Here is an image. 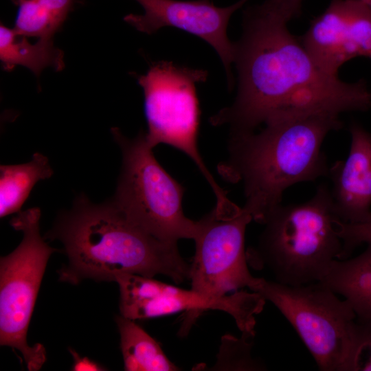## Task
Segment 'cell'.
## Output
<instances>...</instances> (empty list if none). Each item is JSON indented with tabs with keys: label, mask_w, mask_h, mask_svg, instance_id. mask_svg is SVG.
<instances>
[{
	"label": "cell",
	"mask_w": 371,
	"mask_h": 371,
	"mask_svg": "<svg viewBox=\"0 0 371 371\" xmlns=\"http://www.w3.org/2000/svg\"><path fill=\"white\" fill-rule=\"evenodd\" d=\"M115 282L120 291V315L133 320L186 311L190 324L203 311L217 310L230 315L243 334L255 335L256 315L266 302L251 291H236L216 297L137 274L119 275Z\"/></svg>",
	"instance_id": "9c48e42d"
},
{
	"label": "cell",
	"mask_w": 371,
	"mask_h": 371,
	"mask_svg": "<svg viewBox=\"0 0 371 371\" xmlns=\"http://www.w3.org/2000/svg\"><path fill=\"white\" fill-rule=\"evenodd\" d=\"M350 371H371V321L357 317Z\"/></svg>",
	"instance_id": "44dd1931"
},
{
	"label": "cell",
	"mask_w": 371,
	"mask_h": 371,
	"mask_svg": "<svg viewBox=\"0 0 371 371\" xmlns=\"http://www.w3.org/2000/svg\"><path fill=\"white\" fill-rule=\"evenodd\" d=\"M69 351L74 358V363L72 366V370L76 371H82V370H91V371H98V370H105L104 368L101 366L98 363L91 360L88 357H80L79 355L74 350L69 349Z\"/></svg>",
	"instance_id": "603a6c76"
},
{
	"label": "cell",
	"mask_w": 371,
	"mask_h": 371,
	"mask_svg": "<svg viewBox=\"0 0 371 371\" xmlns=\"http://www.w3.org/2000/svg\"><path fill=\"white\" fill-rule=\"evenodd\" d=\"M44 238L63 244L67 262L58 271L59 280L72 284L85 279L115 282L125 273L163 275L176 284L190 278V264L181 256L177 243L148 234L113 200L96 204L78 196Z\"/></svg>",
	"instance_id": "7a4b0ae2"
},
{
	"label": "cell",
	"mask_w": 371,
	"mask_h": 371,
	"mask_svg": "<svg viewBox=\"0 0 371 371\" xmlns=\"http://www.w3.org/2000/svg\"><path fill=\"white\" fill-rule=\"evenodd\" d=\"M336 219L326 183L304 203H281L267 218L257 245L246 250L249 265L268 269L286 285L320 282L342 251Z\"/></svg>",
	"instance_id": "277c9868"
},
{
	"label": "cell",
	"mask_w": 371,
	"mask_h": 371,
	"mask_svg": "<svg viewBox=\"0 0 371 371\" xmlns=\"http://www.w3.org/2000/svg\"><path fill=\"white\" fill-rule=\"evenodd\" d=\"M207 76L204 69L161 60L152 63L144 75L137 76V80L144 92L148 144L153 148L167 144L187 155L212 188L215 207L227 210L234 203L209 171L198 146L201 112L196 85L205 82Z\"/></svg>",
	"instance_id": "8992f818"
},
{
	"label": "cell",
	"mask_w": 371,
	"mask_h": 371,
	"mask_svg": "<svg viewBox=\"0 0 371 371\" xmlns=\"http://www.w3.org/2000/svg\"><path fill=\"white\" fill-rule=\"evenodd\" d=\"M38 207L19 212L10 223L23 233L18 247L0 259V344L21 352L28 370H40L46 361L41 344L27 343V333L51 247L40 234Z\"/></svg>",
	"instance_id": "ba28073f"
},
{
	"label": "cell",
	"mask_w": 371,
	"mask_h": 371,
	"mask_svg": "<svg viewBox=\"0 0 371 371\" xmlns=\"http://www.w3.org/2000/svg\"><path fill=\"white\" fill-rule=\"evenodd\" d=\"M335 225L342 242L339 260L350 258L357 247L371 242V221L364 223H348L337 219Z\"/></svg>",
	"instance_id": "ffe728a7"
},
{
	"label": "cell",
	"mask_w": 371,
	"mask_h": 371,
	"mask_svg": "<svg viewBox=\"0 0 371 371\" xmlns=\"http://www.w3.org/2000/svg\"><path fill=\"white\" fill-rule=\"evenodd\" d=\"M288 22L262 4L244 12L243 32L234 43L237 95L231 106L210 117L212 126L244 133L261 124L371 106L365 82L348 83L322 70L291 34Z\"/></svg>",
	"instance_id": "6da1fadb"
},
{
	"label": "cell",
	"mask_w": 371,
	"mask_h": 371,
	"mask_svg": "<svg viewBox=\"0 0 371 371\" xmlns=\"http://www.w3.org/2000/svg\"><path fill=\"white\" fill-rule=\"evenodd\" d=\"M255 335L242 334L240 338L230 335L222 338L217 361L212 368L216 370H265L263 363L251 355Z\"/></svg>",
	"instance_id": "d6986e66"
},
{
	"label": "cell",
	"mask_w": 371,
	"mask_h": 371,
	"mask_svg": "<svg viewBox=\"0 0 371 371\" xmlns=\"http://www.w3.org/2000/svg\"><path fill=\"white\" fill-rule=\"evenodd\" d=\"M135 1L144 12L126 15L125 22L148 34L164 27H172L203 39L217 52L232 82L235 44L227 36V26L232 15L249 0H240L227 7L216 6L210 0Z\"/></svg>",
	"instance_id": "8fae6325"
},
{
	"label": "cell",
	"mask_w": 371,
	"mask_h": 371,
	"mask_svg": "<svg viewBox=\"0 0 371 371\" xmlns=\"http://www.w3.org/2000/svg\"><path fill=\"white\" fill-rule=\"evenodd\" d=\"M370 58H371V56Z\"/></svg>",
	"instance_id": "d4e9b609"
},
{
	"label": "cell",
	"mask_w": 371,
	"mask_h": 371,
	"mask_svg": "<svg viewBox=\"0 0 371 371\" xmlns=\"http://www.w3.org/2000/svg\"><path fill=\"white\" fill-rule=\"evenodd\" d=\"M250 291L271 302L294 328L322 371H350L357 317L322 282L291 286L256 278Z\"/></svg>",
	"instance_id": "52a82bcc"
},
{
	"label": "cell",
	"mask_w": 371,
	"mask_h": 371,
	"mask_svg": "<svg viewBox=\"0 0 371 371\" xmlns=\"http://www.w3.org/2000/svg\"><path fill=\"white\" fill-rule=\"evenodd\" d=\"M116 324L120 337V349L126 371H177L159 344L135 320L119 315Z\"/></svg>",
	"instance_id": "2e32d148"
},
{
	"label": "cell",
	"mask_w": 371,
	"mask_h": 371,
	"mask_svg": "<svg viewBox=\"0 0 371 371\" xmlns=\"http://www.w3.org/2000/svg\"><path fill=\"white\" fill-rule=\"evenodd\" d=\"M349 154L329 167L330 192L337 219L348 223L371 221V133L352 122Z\"/></svg>",
	"instance_id": "4fadbf2b"
},
{
	"label": "cell",
	"mask_w": 371,
	"mask_h": 371,
	"mask_svg": "<svg viewBox=\"0 0 371 371\" xmlns=\"http://www.w3.org/2000/svg\"><path fill=\"white\" fill-rule=\"evenodd\" d=\"M300 41L322 70L337 76L349 60L371 56V8L360 0H332Z\"/></svg>",
	"instance_id": "7c38bea8"
},
{
	"label": "cell",
	"mask_w": 371,
	"mask_h": 371,
	"mask_svg": "<svg viewBox=\"0 0 371 371\" xmlns=\"http://www.w3.org/2000/svg\"><path fill=\"white\" fill-rule=\"evenodd\" d=\"M303 0H266L262 3L267 10L288 21L300 14Z\"/></svg>",
	"instance_id": "7402d4cb"
},
{
	"label": "cell",
	"mask_w": 371,
	"mask_h": 371,
	"mask_svg": "<svg viewBox=\"0 0 371 371\" xmlns=\"http://www.w3.org/2000/svg\"><path fill=\"white\" fill-rule=\"evenodd\" d=\"M320 282L343 296L359 319L371 321V242L357 256L334 260Z\"/></svg>",
	"instance_id": "5bb4252c"
},
{
	"label": "cell",
	"mask_w": 371,
	"mask_h": 371,
	"mask_svg": "<svg viewBox=\"0 0 371 371\" xmlns=\"http://www.w3.org/2000/svg\"><path fill=\"white\" fill-rule=\"evenodd\" d=\"M122 155L115 196L117 207L134 224L156 238L171 243L194 239L199 221L186 216L184 188L159 164L145 132L134 138L111 129Z\"/></svg>",
	"instance_id": "5b68a950"
},
{
	"label": "cell",
	"mask_w": 371,
	"mask_h": 371,
	"mask_svg": "<svg viewBox=\"0 0 371 371\" xmlns=\"http://www.w3.org/2000/svg\"><path fill=\"white\" fill-rule=\"evenodd\" d=\"M27 38L1 23L0 60L4 70L10 71L21 65L38 77L48 67L63 69L64 53L54 45L53 39L38 38L32 43Z\"/></svg>",
	"instance_id": "9a60e30c"
},
{
	"label": "cell",
	"mask_w": 371,
	"mask_h": 371,
	"mask_svg": "<svg viewBox=\"0 0 371 371\" xmlns=\"http://www.w3.org/2000/svg\"><path fill=\"white\" fill-rule=\"evenodd\" d=\"M342 126L339 115L322 113L268 123L258 133L231 134L229 157L218 171L230 183H243V207L263 225L287 188L328 176L322 146Z\"/></svg>",
	"instance_id": "3957f363"
},
{
	"label": "cell",
	"mask_w": 371,
	"mask_h": 371,
	"mask_svg": "<svg viewBox=\"0 0 371 371\" xmlns=\"http://www.w3.org/2000/svg\"><path fill=\"white\" fill-rule=\"evenodd\" d=\"M251 221L243 207L234 216L219 214L214 208L199 220L189 278L192 290L218 297L251 288L256 277L248 267L245 237Z\"/></svg>",
	"instance_id": "30bf717a"
},
{
	"label": "cell",
	"mask_w": 371,
	"mask_h": 371,
	"mask_svg": "<svg viewBox=\"0 0 371 371\" xmlns=\"http://www.w3.org/2000/svg\"><path fill=\"white\" fill-rule=\"evenodd\" d=\"M361 1L363 2L366 5H368L369 7L371 8V0H360Z\"/></svg>",
	"instance_id": "cb8c5ba5"
},
{
	"label": "cell",
	"mask_w": 371,
	"mask_h": 371,
	"mask_svg": "<svg viewBox=\"0 0 371 371\" xmlns=\"http://www.w3.org/2000/svg\"><path fill=\"white\" fill-rule=\"evenodd\" d=\"M47 157L35 153L30 161L0 166V216L20 212L36 183L53 175Z\"/></svg>",
	"instance_id": "e0dca14e"
},
{
	"label": "cell",
	"mask_w": 371,
	"mask_h": 371,
	"mask_svg": "<svg viewBox=\"0 0 371 371\" xmlns=\"http://www.w3.org/2000/svg\"><path fill=\"white\" fill-rule=\"evenodd\" d=\"M18 8L14 30L27 37L53 39L78 0H12Z\"/></svg>",
	"instance_id": "ac0fdd59"
}]
</instances>
